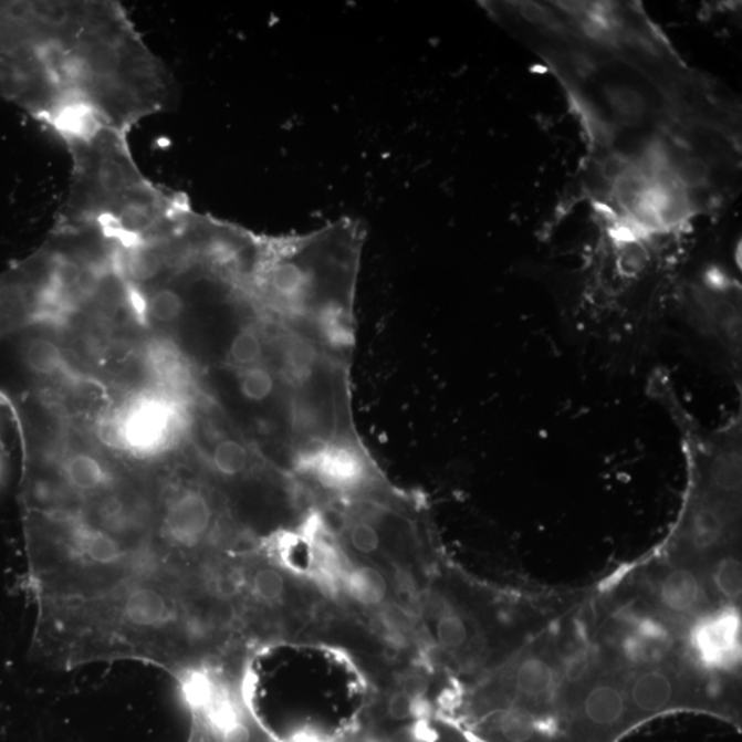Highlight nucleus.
I'll return each mask as SVG.
<instances>
[{
    "label": "nucleus",
    "instance_id": "nucleus-9",
    "mask_svg": "<svg viewBox=\"0 0 742 742\" xmlns=\"http://www.w3.org/2000/svg\"><path fill=\"white\" fill-rule=\"evenodd\" d=\"M339 576L351 602L362 608L382 610L390 604L389 581L377 564L360 560V563L345 566Z\"/></svg>",
    "mask_w": 742,
    "mask_h": 742
},
{
    "label": "nucleus",
    "instance_id": "nucleus-20",
    "mask_svg": "<svg viewBox=\"0 0 742 742\" xmlns=\"http://www.w3.org/2000/svg\"><path fill=\"white\" fill-rule=\"evenodd\" d=\"M253 742V741H252Z\"/></svg>",
    "mask_w": 742,
    "mask_h": 742
},
{
    "label": "nucleus",
    "instance_id": "nucleus-18",
    "mask_svg": "<svg viewBox=\"0 0 742 742\" xmlns=\"http://www.w3.org/2000/svg\"><path fill=\"white\" fill-rule=\"evenodd\" d=\"M238 387L247 400L252 404H264L276 390V378L274 372L262 364L241 370Z\"/></svg>",
    "mask_w": 742,
    "mask_h": 742
},
{
    "label": "nucleus",
    "instance_id": "nucleus-14",
    "mask_svg": "<svg viewBox=\"0 0 742 742\" xmlns=\"http://www.w3.org/2000/svg\"><path fill=\"white\" fill-rule=\"evenodd\" d=\"M262 327L257 324H248L240 327L231 339L229 347V360L240 370L262 365L264 354Z\"/></svg>",
    "mask_w": 742,
    "mask_h": 742
},
{
    "label": "nucleus",
    "instance_id": "nucleus-2",
    "mask_svg": "<svg viewBox=\"0 0 742 742\" xmlns=\"http://www.w3.org/2000/svg\"><path fill=\"white\" fill-rule=\"evenodd\" d=\"M59 135L72 167L55 228L100 231L126 248L156 234L190 201L140 171L127 133L79 123Z\"/></svg>",
    "mask_w": 742,
    "mask_h": 742
},
{
    "label": "nucleus",
    "instance_id": "nucleus-13",
    "mask_svg": "<svg viewBox=\"0 0 742 742\" xmlns=\"http://www.w3.org/2000/svg\"><path fill=\"white\" fill-rule=\"evenodd\" d=\"M342 536L349 552L362 561H372L382 556L384 551V537L377 524L365 515H351L345 521Z\"/></svg>",
    "mask_w": 742,
    "mask_h": 742
},
{
    "label": "nucleus",
    "instance_id": "nucleus-15",
    "mask_svg": "<svg viewBox=\"0 0 742 742\" xmlns=\"http://www.w3.org/2000/svg\"><path fill=\"white\" fill-rule=\"evenodd\" d=\"M211 463L220 478L234 480L251 469V452L236 439H222L215 445Z\"/></svg>",
    "mask_w": 742,
    "mask_h": 742
},
{
    "label": "nucleus",
    "instance_id": "nucleus-7",
    "mask_svg": "<svg viewBox=\"0 0 742 742\" xmlns=\"http://www.w3.org/2000/svg\"><path fill=\"white\" fill-rule=\"evenodd\" d=\"M182 409L166 396H140L115 421V438L129 454L153 458L168 451L184 432Z\"/></svg>",
    "mask_w": 742,
    "mask_h": 742
},
{
    "label": "nucleus",
    "instance_id": "nucleus-8",
    "mask_svg": "<svg viewBox=\"0 0 742 742\" xmlns=\"http://www.w3.org/2000/svg\"><path fill=\"white\" fill-rule=\"evenodd\" d=\"M296 467L322 489L337 494H353L373 480L370 461L353 440L338 441L311 452Z\"/></svg>",
    "mask_w": 742,
    "mask_h": 742
},
{
    "label": "nucleus",
    "instance_id": "nucleus-1",
    "mask_svg": "<svg viewBox=\"0 0 742 742\" xmlns=\"http://www.w3.org/2000/svg\"><path fill=\"white\" fill-rule=\"evenodd\" d=\"M0 94L56 134H129L171 105L173 81L121 3L15 0L0 2Z\"/></svg>",
    "mask_w": 742,
    "mask_h": 742
},
{
    "label": "nucleus",
    "instance_id": "nucleus-19",
    "mask_svg": "<svg viewBox=\"0 0 742 742\" xmlns=\"http://www.w3.org/2000/svg\"><path fill=\"white\" fill-rule=\"evenodd\" d=\"M415 742H481L472 733L464 732L463 729L445 721H435L427 723L418 730V738Z\"/></svg>",
    "mask_w": 742,
    "mask_h": 742
},
{
    "label": "nucleus",
    "instance_id": "nucleus-5",
    "mask_svg": "<svg viewBox=\"0 0 742 742\" xmlns=\"http://www.w3.org/2000/svg\"><path fill=\"white\" fill-rule=\"evenodd\" d=\"M642 568L634 579V596L683 631L719 606L699 566L659 554Z\"/></svg>",
    "mask_w": 742,
    "mask_h": 742
},
{
    "label": "nucleus",
    "instance_id": "nucleus-3",
    "mask_svg": "<svg viewBox=\"0 0 742 742\" xmlns=\"http://www.w3.org/2000/svg\"><path fill=\"white\" fill-rule=\"evenodd\" d=\"M427 614L436 649L460 671H494L531 638L501 631L500 623L487 617L489 612L440 588L430 593Z\"/></svg>",
    "mask_w": 742,
    "mask_h": 742
},
{
    "label": "nucleus",
    "instance_id": "nucleus-11",
    "mask_svg": "<svg viewBox=\"0 0 742 742\" xmlns=\"http://www.w3.org/2000/svg\"><path fill=\"white\" fill-rule=\"evenodd\" d=\"M702 576L717 605L741 606V546L729 548L701 565Z\"/></svg>",
    "mask_w": 742,
    "mask_h": 742
},
{
    "label": "nucleus",
    "instance_id": "nucleus-12",
    "mask_svg": "<svg viewBox=\"0 0 742 742\" xmlns=\"http://www.w3.org/2000/svg\"><path fill=\"white\" fill-rule=\"evenodd\" d=\"M21 360L25 369L38 377L71 376L72 373L59 345L43 337H32L22 345Z\"/></svg>",
    "mask_w": 742,
    "mask_h": 742
},
{
    "label": "nucleus",
    "instance_id": "nucleus-16",
    "mask_svg": "<svg viewBox=\"0 0 742 742\" xmlns=\"http://www.w3.org/2000/svg\"><path fill=\"white\" fill-rule=\"evenodd\" d=\"M150 365L156 376L169 387L185 388L190 383V372L177 349L157 345L150 351Z\"/></svg>",
    "mask_w": 742,
    "mask_h": 742
},
{
    "label": "nucleus",
    "instance_id": "nucleus-17",
    "mask_svg": "<svg viewBox=\"0 0 742 742\" xmlns=\"http://www.w3.org/2000/svg\"><path fill=\"white\" fill-rule=\"evenodd\" d=\"M383 712L390 723H416L422 713L421 696L409 687L394 689L384 702Z\"/></svg>",
    "mask_w": 742,
    "mask_h": 742
},
{
    "label": "nucleus",
    "instance_id": "nucleus-10",
    "mask_svg": "<svg viewBox=\"0 0 742 742\" xmlns=\"http://www.w3.org/2000/svg\"><path fill=\"white\" fill-rule=\"evenodd\" d=\"M116 480L113 470L90 452H73L61 464V489L71 494H95Z\"/></svg>",
    "mask_w": 742,
    "mask_h": 742
},
{
    "label": "nucleus",
    "instance_id": "nucleus-4",
    "mask_svg": "<svg viewBox=\"0 0 742 742\" xmlns=\"http://www.w3.org/2000/svg\"><path fill=\"white\" fill-rule=\"evenodd\" d=\"M594 633L606 665L625 671L677 660L683 630L630 596L604 605L594 616Z\"/></svg>",
    "mask_w": 742,
    "mask_h": 742
},
{
    "label": "nucleus",
    "instance_id": "nucleus-6",
    "mask_svg": "<svg viewBox=\"0 0 742 742\" xmlns=\"http://www.w3.org/2000/svg\"><path fill=\"white\" fill-rule=\"evenodd\" d=\"M682 657L704 676L740 681L741 606H717L690 625Z\"/></svg>",
    "mask_w": 742,
    "mask_h": 742
}]
</instances>
